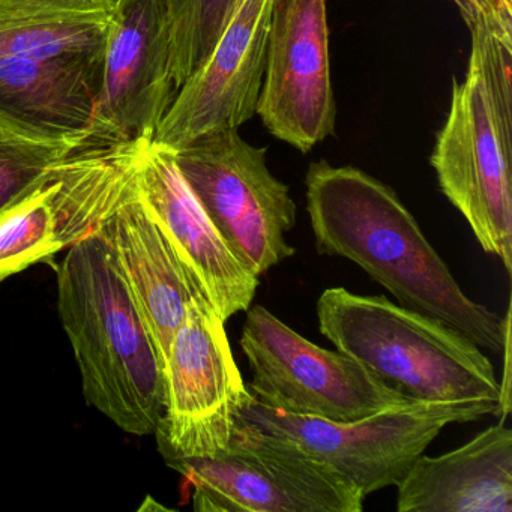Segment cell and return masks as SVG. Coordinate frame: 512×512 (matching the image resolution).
<instances>
[{"instance_id":"d6986e66","label":"cell","mask_w":512,"mask_h":512,"mask_svg":"<svg viewBox=\"0 0 512 512\" xmlns=\"http://www.w3.org/2000/svg\"><path fill=\"white\" fill-rule=\"evenodd\" d=\"M241 0H169L170 70L176 89L205 64Z\"/></svg>"},{"instance_id":"ac0fdd59","label":"cell","mask_w":512,"mask_h":512,"mask_svg":"<svg viewBox=\"0 0 512 512\" xmlns=\"http://www.w3.org/2000/svg\"><path fill=\"white\" fill-rule=\"evenodd\" d=\"M115 0H0V61L101 53Z\"/></svg>"},{"instance_id":"e0dca14e","label":"cell","mask_w":512,"mask_h":512,"mask_svg":"<svg viewBox=\"0 0 512 512\" xmlns=\"http://www.w3.org/2000/svg\"><path fill=\"white\" fill-rule=\"evenodd\" d=\"M397 488L398 512H511V428L500 421L454 451L419 455Z\"/></svg>"},{"instance_id":"9a60e30c","label":"cell","mask_w":512,"mask_h":512,"mask_svg":"<svg viewBox=\"0 0 512 512\" xmlns=\"http://www.w3.org/2000/svg\"><path fill=\"white\" fill-rule=\"evenodd\" d=\"M103 58L104 52L0 61V122L46 142H89Z\"/></svg>"},{"instance_id":"30bf717a","label":"cell","mask_w":512,"mask_h":512,"mask_svg":"<svg viewBox=\"0 0 512 512\" xmlns=\"http://www.w3.org/2000/svg\"><path fill=\"white\" fill-rule=\"evenodd\" d=\"M224 325L208 296L196 293L164 362V413L154 433L161 454L217 457L229 448L250 391Z\"/></svg>"},{"instance_id":"ffe728a7","label":"cell","mask_w":512,"mask_h":512,"mask_svg":"<svg viewBox=\"0 0 512 512\" xmlns=\"http://www.w3.org/2000/svg\"><path fill=\"white\" fill-rule=\"evenodd\" d=\"M80 146L34 139L0 122V212L46 178L56 164Z\"/></svg>"},{"instance_id":"7a4b0ae2","label":"cell","mask_w":512,"mask_h":512,"mask_svg":"<svg viewBox=\"0 0 512 512\" xmlns=\"http://www.w3.org/2000/svg\"><path fill=\"white\" fill-rule=\"evenodd\" d=\"M58 289L86 400L127 433L154 434L164 413V362L100 232L71 245Z\"/></svg>"},{"instance_id":"8fae6325","label":"cell","mask_w":512,"mask_h":512,"mask_svg":"<svg viewBox=\"0 0 512 512\" xmlns=\"http://www.w3.org/2000/svg\"><path fill=\"white\" fill-rule=\"evenodd\" d=\"M176 94L169 0H115L89 142L154 139Z\"/></svg>"},{"instance_id":"277c9868","label":"cell","mask_w":512,"mask_h":512,"mask_svg":"<svg viewBox=\"0 0 512 512\" xmlns=\"http://www.w3.org/2000/svg\"><path fill=\"white\" fill-rule=\"evenodd\" d=\"M323 337L407 401L499 403L490 359L472 341L439 320L385 296L331 287L317 301Z\"/></svg>"},{"instance_id":"8992f818","label":"cell","mask_w":512,"mask_h":512,"mask_svg":"<svg viewBox=\"0 0 512 512\" xmlns=\"http://www.w3.org/2000/svg\"><path fill=\"white\" fill-rule=\"evenodd\" d=\"M164 460L193 485L197 512H361V491L280 437L236 419L217 457Z\"/></svg>"},{"instance_id":"7c38bea8","label":"cell","mask_w":512,"mask_h":512,"mask_svg":"<svg viewBox=\"0 0 512 512\" xmlns=\"http://www.w3.org/2000/svg\"><path fill=\"white\" fill-rule=\"evenodd\" d=\"M256 113L301 152L334 133L326 0H275Z\"/></svg>"},{"instance_id":"5b68a950","label":"cell","mask_w":512,"mask_h":512,"mask_svg":"<svg viewBox=\"0 0 512 512\" xmlns=\"http://www.w3.org/2000/svg\"><path fill=\"white\" fill-rule=\"evenodd\" d=\"M496 412L497 403L491 400L403 401L358 421L334 422L271 409L250 392L236 419L280 437L331 467L367 497L391 485L397 487L446 425L478 421Z\"/></svg>"},{"instance_id":"52a82bcc","label":"cell","mask_w":512,"mask_h":512,"mask_svg":"<svg viewBox=\"0 0 512 512\" xmlns=\"http://www.w3.org/2000/svg\"><path fill=\"white\" fill-rule=\"evenodd\" d=\"M140 143L86 142L0 212V283L94 232L133 181Z\"/></svg>"},{"instance_id":"5bb4252c","label":"cell","mask_w":512,"mask_h":512,"mask_svg":"<svg viewBox=\"0 0 512 512\" xmlns=\"http://www.w3.org/2000/svg\"><path fill=\"white\" fill-rule=\"evenodd\" d=\"M137 190L160 224L185 271L223 322L251 307L259 277L227 247L185 181L172 149L142 140Z\"/></svg>"},{"instance_id":"2e32d148","label":"cell","mask_w":512,"mask_h":512,"mask_svg":"<svg viewBox=\"0 0 512 512\" xmlns=\"http://www.w3.org/2000/svg\"><path fill=\"white\" fill-rule=\"evenodd\" d=\"M95 230L113 251L161 359L166 362L170 341L184 323L191 299L203 289L185 271L140 197L136 175Z\"/></svg>"},{"instance_id":"4fadbf2b","label":"cell","mask_w":512,"mask_h":512,"mask_svg":"<svg viewBox=\"0 0 512 512\" xmlns=\"http://www.w3.org/2000/svg\"><path fill=\"white\" fill-rule=\"evenodd\" d=\"M275 0H241L205 64L181 86L154 142L179 151L256 115Z\"/></svg>"},{"instance_id":"9c48e42d","label":"cell","mask_w":512,"mask_h":512,"mask_svg":"<svg viewBox=\"0 0 512 512\" xmlns=\"http://www.w3.org/2000/svg\"><path fill=\"white\" fill-rule=\"evenodd\" d=\"M241 347L253 370L248 391L280 412L350 422L407 401L355 359L305 340L262 305L248 308Z\"/></svg>"},{"instance_id":"44dd1931","label":"cell","mask_w":512,"mask_h":512,"mask_svg":"<svg viewBox=\"0 0 512 512\" xmlns=\"http://www.w3.org/2000/svg\"><path fill=\"white\" fill-rule=\"evenodd\" d=\"M457 5L467 28L472 29L478 23L490 25L499 34L512 37L511 0H451Z\"/></svg>"},{"instance_id":"ba28073f","label":"cell","mask_w":512,"mask_h":512,"mask_svg":"<svg viewBox=\"0 0 512 512\" xmlns=\"http://www.w3.org/2000/svg\"><path fill=\"white\" fill-rule=\"evenodd\" d=\"M175 152L176 164L227 247L254 275L290 259L296 224L289 187L266 166V148L238 130L206 134Z\"/></svg>"},{"instance_id":"6da1fadb","label":"cell","mask_w":512,"mask_h":512,"mask_svg":"<svg viewBox=\"0 0 512 512\" xmlns=\"http://www.w3.org/2000/svg\"><path fill=\"white\" fill-rule=\"evenodd\" d=\"M307 211L317 251L361 266L401 307L445 323L479 349L502 353L505 317L472 301L388 185L356 167L308 169Z\"/></svg>"},{"instance_id":"3957f363","label":"cell","mask_w":512,"mask_h":512,"mask_svg":"<svg viewBox=\"0 0 512 512\" xmlns=\"http://www.w3.org/2000/svg\"><path fill=\"white\" fill-rule=\"evenodd\" d=\"M431 155L440 190L482 250L512 272V37L478 23Z\"/></svg>"}]
</instances>
